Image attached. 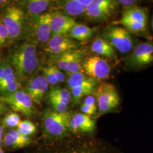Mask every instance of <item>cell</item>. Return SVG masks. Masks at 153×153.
<instances>
[{
	"label": "cell",
	"mask_w": 153,
	"mask_h": 153,
	"mask_svg": "<svg viewBox=\"0 0 153 153\" xmlns=\"http://www.w3.org/2000/svg\"><path fill=\"white\" fill-rule=\"evenodd\" d=\"M27 153H117L107 143L90 136L71 134L57 140L43 138Z\"/></svg>",
	"instance_id": "1"
},
{
	"label": "cell",
	"mask_w": 153,
	"mask_h": 153,
	"mask_svg": "<svg viewBox=\"0 0 153 153\" xmlns=\"http://www.w3.org/2000/svg\"><path fill=\"white\" fill-rule=\"evenodd\" d=\"M4 127L2 125V122L0 121V148L3 143V138H4Z\"/></svg>",
	"instance_id": "38"
},
{
	"label": "cell",
	"mask_w": 153,
	"mask_h": 153,
	"mask_svg": "<svg viewBox=\"0 0 153 153\" xmlns=\"http://www.w3.org/2000/svg\"><path fill=\"white\" fill-rule=\"evenodd\" d=\"M101 37L122 54L130 53L137 45L134 35L120 25L111 24L104 28Z\"/></svg>",
	"instance_id": "6"
},
{
	"label": "cell",
	"mask_w": 153,
	"mask_h": 153,
	"mask_svg": "<svg viewBox=\"0 0 153 153\" xmlns=\"http://www.w3.org/2000/svg\"><path fill=\"white\" fill-rule=\"evenodd\" d=\"M8 60L19 82H28L33 77L39 66L37 44L30 40L18 44Z\"/></svg>",
	"instance_id": "2"
},
{
	"label": "cell",
	"mask_w": 153,
	"mask_h": 153,
	"mask_svg": "<svg viewBox=\"0 0 153 153\" xmlns=\"http://www.w3.org/2000/svg\"><path fill=\"white\" fill-rule=\"evenodd\" d=\"M0 153H4L3 149H1V148H0Z\"/></svg>",
	"instance_id": "40"
},
{
	"label": "cell",
	"mask_w": 153,
	"mask_h": 153,
	"mask_svg": "<svg viewBox=\"0 0 153 153\" xmlns=\"http://www.w3.org/2000/svg\"><path fill=\"white\" fill-rule=\"evenodd\" d=\"M79 49L75 51H68L56 57V66H57L58 68H59L61 71H65L70 62L78 53Z\"/></svg>",
	"instance_id": "26"
},
{
	"label": "cell",
	"mask_w": 153,
	"mask_h": 153,
	"mask_svg": "<svg viewBox=\"0 0 153 153\" xmlns=\"http://www.w3.org/2000/svg\"><path fill=\"white\" fill-rule=\"evenodd\" d=\"M21 122L19 116L15 112H10L6 115L2 121L4 128L13 129L18 127Z\"/></svg>",
	"instance_id": "28"
},
{
	"label": "cell",
	"mask_w": 153,
	"mask_h": 153,
	"mask_svg": "<svg viewBox=\"0 0 153 153\" xmlns=\"http://www.w3.org/2000/svg\"><path fill=\"white\" fill-rule=\"evenodd\" d=\"M52 13L45 12L37 16H31L30 26L26 23V31L30 33V40L35 44L45 45L51 37Z\"/></svg>",
	"instance_id": "7"
},
{
	"label": "cell",
	"mask_w": 153,
	"mask_h": 153,
	"mask_svg": "<svg viewBox=\"0 0 153 153\" xmlns=\"http://www.w3.org/2000/svg\"><path fill=\"white\" fill-rule=\"evenodd\" d=\"M0 102L26 116H31L35 113L33 102L25 89L21 88L10 94L0 95Z\"/></svg>",
	"instance_id": "10"
},
{
	"label": "cell",
	"mask_w": 153,
	"mask_h": 153,
	"mask_svg": "<svg viewBox=\"0 0 153 153\" xmlns=\"http://www.w3.org/2000/svg\"><path fill=\"white\" fill-rule=\"evenodd\" d=\"M17 129L23 135L29 137L35 134L37 131L36 125L31 121L28 120L21 121Z\"/></svg>",
	"instance_id": "27"
},
{
	"label": "cell",
	"mask_w": 153,
	"mask_h": 153,
	"mask_svg": "<svg viewBox=\"0 0 153 153\" xmlns=\"http://www.w3.org/2000/svg\"><path fill=\"white\" fill-rule=\"evenodd\" d=\"M48 85L44 76H38L33 77L28 81L25 90L33 103L40 104L48 91Z\"/></svg>",
	"instance_id": "15"
},
{
	"label": "cell",
	"mask_w": 153,
	"mask_h": 153,
	"mask_svg": "<svg viewBox=\"0 0 153 153\" xmlns=\"http://www.w3.org/2000/svg\"><path fill=\"white\" fill-rule=\"evenodd\" d=\"M10 4V1H6V0H0V6H5L9 5Z\"/></svg>",
	"instance_id": "39"
},
{
	"label": "cell",
	"mask_w": 153,
	"mask_h": 153,
	"mask_svg": "<svg viewBox=\"0 0 153 153\" xmlns=\"http://www.w3.org/2000/svg\"><path fill=\"white\" fill-rule=\"evenodd\" d=\"M21 83L18 81L13 66L8 59L5 60V75L0 81V95L14 93L21 89Z\"/></svg>",
	"instance_id": "17"
},
{
	"label": "cell",
	"mask_w": 153,
	"mask_h": 153,
	"mask_svg": "<svg viewBox=\"0 0 153 153\" xmlns=\"http://www.w3.org/2000/svg\"><path fill=\"white\" fill-rule=\"evenodd\" d=\"M85 53L86 51L85 49H79L78 53L71 60L65 71L66 74L69 76L79 72L83 73L81 67V62L84 58Z\"/></svg>",
	"instance_id": "24"
},
{
	"label": "cell",
	"mask_w": 153,
	"mask_h": 153,
	"mask_svg": "<svg viewBox=\"0 0 153 153\" xmlns=\"http://www.w3.org/2000/svg\"><path fill=\"white\" fill-rule=\"evenodd\" d=\"M5 75V60L0 62V81L4 78Z\"/></svg>",
	"instance_id": "35"
},
{
	"label": "cell",
	"mask_w": 153,
	"mask_h": 153,
	"mask_svg": "<svg viewBox=\"0 0 153 153\" xmlns=\"http://www.w3.org/2000/svg\"><path fill=\"white\" fill-rule=\"evenodd\" d=\"M149 11L137 5L124 6L120 18L112 24L120 25L133 35L145 36L148 33Z\"/></svg>",
	"instance_id": "3"
},
{
	"label": "cell",
	"mask_w": 153,
	"mask_h": 153,
	"mask_svg": "<svg viewBox=\"0 0 153 153\" xmlns=\"http://www.w3.org/2000/svg\"><path fill=\"white\" fill-rule=\"evenodd\" d=\"M96 129V121L91 116L82 113L71 115L70 131L72 134L90 136Z\"/></svg>",
	"instance_id": "14"
},
{
	"label": "cell",
	"mask_w": 153,
	"mask_h": 153,
	"mask_svg": "<svg viewBox=\"0 0 153 153\" xmlns=\"http://www.w3.org/2000/svg\"><path fill=\"white\" fill-rule=\"evenodd\" d=\"M81 111L82 114L88 115L89 116L95 115L97 113V110L93 109L92 108L88 107L83 103H82L81 105Z\"/></svg>",
	"instance_id": "34"
},
{
	"label": "cell",
	"mask_w": 153,
	"mask_h": 153,
	"mask_svg": "<svg viewBox=\"0 0 153 153\" xmlns=\"http://www.w3.org/2000/svg\"><path fill=\"white\" fill-rule=\"evenodd\" d=\"M71 112H57L52 109L45 110L42 116L44 138L57 140L70 135Z\"/></svg>",
	"instance_id": "4"
},
{
	"label": "cell",
	"mask_w": 153,
	"mask_h": 153,
	"mask_svg": "<svg viewBox=\"0 0 153 153\" xmlns=\"http://www.w3.org/2000/svg\"><path fill=\"white\" fill-rule=\"evenodd\" d=\"M78 41L69 38L67 35L52 36L44 47V50L49 55L57 57L68 51L79 49Z\"/></svg>",
	"instance_id": "13"
},
{
	"label": "cell",
	"mask_w": 153,
	"mask_h": 153,
	"mask_svg": "<svg viewBox=\"0 0 153 153\" xmlns=\"http://www.w3.org/2000/svg\"><path fill=\"white\" fill-rule=\"evenodd\" d=\"M43 76L45 77L49 85L51 86H55L59 83L56 76L51 68V66L44 68L43 69Z\"/></svg>",
	"instance_id": "31"
},
{
	"label": "cell",
	"mask_w": 153,
	"mask_h": 153,
	"mask_svg": "<svg viewBox=\"0 0 153 153\" xmlns=\"http://www.w3.org/2000/svg\"><path fill=\"white\" fill-rule=\"evenodd\" d=\"M33 141L31 137L23 135L18 129H11L4 135L3 145L11 150L28 146Z\"/></svg>",
	"instance_id": "19"
},
{
	"label": "cell",
	"mask_w": 153,
	"mask_h": 153,
	"mask_svg": "<svg viewBox=\"0 0 153 153\" xmlns=\"http://www.w3.org/2000/svg\"><path fill=\"white\" fill-rule=\"evenodd\" d=\"M82 103L92 108L93 109L97 110V103H96V100H95L94 96H93L92 95H90L85 97Z\"/></svg>",
	"instance_id": "32"
},
{
	"label": "cell",
	"mask_w": 153,
	"mask_h": 153,
	"mask_svg": "<svg viewBox=\"0 0 153 153\" xmlns=\"http://www.w3.org/2000/svg\"></svg>",
	"instance_id": "41"
},
{
	"label": "cell",
	"mask_w": 153,
	"mask_h": 153,
	"mask_svg": "<svg viewBox=\"0 0 153 153\" xmlns=\"http://www.w3.org/2000/svg\"><path fill=\"white\" fill-rule=\"evenodd\" d=\"M9 111V109L6 104L0 102V116L7 112Z\"/></svg>",
	"instance_id": "37"
},
{
	"label": "cell",
	"mask_w": 153,
	"mask_h": 153,
	"mask_svg": "<svg viewBox=\"0 0 153 153\" xmlns=\"http://www.w3.org/2000/svg\"><path fill=\"white\" fill-rule=\"evenodd\" d=\"M55 3V1L49 0H25L19 1L18 5L31 17L45 13Z\"/></svg>",
	"instance_id": "20"
},
{
	"label": "cell",
	"mask_w": 153,
	"mask_h": 153,
	"mask_svg": "<svg viewBox=\"0 0 153 153\" xmlns=\"http://www.w3.org/2000/svg\"><path fill=\"white\" fill-rule=\"evenodd\" d=\"M48 97L56 99L67 105L71 100V91L68 89L59 87L52 88L48 92Z\"/></svg>",
	"instance_id": "25"
},
{
	"label": "cell",
	"mask_w": 153,
	"mask_h": 153,
	"mask_svg": "<svg viewBox=\"0 0 153 153\" xmlns=\"http://www.w3.org/2000/svg\"><path fill=\"white\" fill-rule=\"evenodd\" d=\"M51 68L52 71H53L55 76H56V78L58 80V82H64L65 79V74L61 71L60 69L59 68H58L57 66L55 65L51 66Z\"/></svg>",
	"instance_id": "33"
},
{
	"label": "cell",
	"mask_w": 153,
	"mask_h": 153,
	"mask_svg": "<svg viewBox=\"0 0 153 153\" xmlns=\"http://www.w3.org/2000/svg\"><path fill=\"white\" fill-rule=\"evenodd\" d=\"M91 49L97 55L109 60H115L117 57L116 49L101 36H98L94 40L91 45Z\"/></svg>",
	"instance_id": "21"
},
{
	"label": "cell",
	"mask_w": 153,
	"mask_h": 153,
	"mask_svg": "<svg viewBox=\"0 0 153 153\" xmlns=\"http://www.w3.org/2000/svg\"><path fill=\"white\" fill-rule=\"evenodd\" d=\"M81 67L83 73L88 76L98 81L108 78L111 72L108 62L98 56L84 57L81 62Z\"/></svg>",
	"instance_id": "12"
},
{
	"label": "cell",
	"mask_w": 153,
	"mask_h": 153,
	"mask_svg": "<svg viewBox=\"0 0 153 153\" xmlns=\"http://www.w3.org/2000/svg\"><path fill=\"white\" fill-rule=\"evenodd\" d=\"M119 5L118 1L93 0L87 9L85 15L90 21L104 22L115 14Z\"/></svg>",
	"instance_id": "11"
},
{
	"label": "cell",
	"mask_w": 153,
	"mask_h": 153,
	"mask_svg": "<svg viewBox=\"0 0 153 153\" xmlns=\"http://www.w3.org/2000/svg\"><path fill=\"white\" fill-rule=\"evenodd\" d=\"M97 28L90 27L85 25L77 23L68 33V36L76 41L85 42L92 38Z\"/></svg>",
	"instance_id": "23"
},
{
	"label": "cell",
	"mask_w": 153,
	"mask_h": 153,
	"mask_svg": "<svg viewBox=\"0 0 153 153\" xmlns=\"http://www.w3.org/2000/svg\"><path fill=\"white\" fill-rule=\"evenodd\" d=\"M9 33L4 23L0 19V48L10 43Z\"/></svg>",
	"instance_id": "30"
},
{
	"label": "cell",
	"mask_w": 153,
	"mask_h": 153,
	"mask_svg": "<svg viewBox=\"0 0 153 153\" xmlns=\"http://www.w3.org/2000/svg\"><path fill=\"white\" fill-rule=\"evenodd\" d=\"M93 0H64L56 1L66 15L68 16H78L85 14L88 6Z\"/></svg>",
	"instance_id": "18"
},
{
	"label": "cell",
	"mask_w": 153,
	"mask_h": 153,
	"mask_svg": "<svg viewBox=\"0 0 153 153\" xmlns=\"http://www.w3.org/2000/svg\"><path fill=\"white\" fill-rule=\"evenodd\" d=\"M0 19L9 32L10 43L23 38L26 34L27 19L26 13L20 6H7L2 12Z\"/></svg>",
	"instance_id": "5"
},
{
	"label": "cell",
	"mask_w": 153,
	"mask_h": 153,
	"mask_svg": "<svg viewBox=\"0 0 153 153\" xmlns=\"http://www.w3.org/2000/svg\"><path fill=\"white\" fill-rule=\"evenodd\" d=\"M118 2L119 4L123 5L124 6H127L134 5H137L136 1H118Z\"/></svg>",
	"instance_id": "36"
},
{
	"label": "cell",
	"mask_w": 153,
	"mask_h": 153,
	"mask_svg": "<svg viewBox=\"0 0 153 153\" xmlns=\"http://www.w3.org/2000/svg\"><path fill=\"white\" fill-rule=\"evenodd\" d=\"M99 115L112 112L120 103V98L115 86L109 83L99 85L94 93Z\"/></svg>",
	"instance_id": "8"
},
{
	"label": "cell",
	"mask_w": 153,
	"mask_h": 153,
	"mask_svg": "<svg viewBox=\"0 0 153 153\" xmlns=\"http://www.w3.org/2000/svg\"><path fill=\"white\" fill-rule=\"evenodd\" d=\"M48 98L49 104L51 105L53 111H56L57 112H60V113L65 112L67 111V109H68L67 105L63 103L62 102L54 98L49 97H48Z\"/></svg>",
	"instance_id": "29"
},
{
	"label": "cell",
	"mask_w": 153,
	"mask_h": 153,
	"mask_svg": "<svg viewBox=\"0 0 153 153\" xmlns=\"http://www.w3.org/2000/svg\"><path fill=\"white\" fill-rule=\"evenodd\" d=\"M67 83L69 90H71L74 88L81 87L97 88L99 86V81L84 74V73L79 72L69 76Z\"/></svg>",
	"instance_id": "22"
},
{
	"label": "cell",
	"mask_w": 153,
	"mask_h": 153,
	"mask_svg": "<svg viewBox=\"0 0 153 153\" xmlns=\"http://www.w3.org/2000/svg\"><path fill=\"white\" fill-rule=\"evenodd\" d=\"M153 64V42L150 40L137 44L124 60L129 71H137Z\"/></svg>",
	"instance_id": "9"
},
{
	"label": "cell",
	"mask_w": 153,
	"mask_h": 153,
	"mask_svg": "<svg viewBox=\"0 0 153 153\" xmlns=\"http://www.w3.org/2000/svg\"><path fill=\"white\" fill-rule=\"evenodd\" d=\"M78 23L76 19L63 13H52L51 23V36L68 35L72 28Z\"/></svg>",
	"instance_id": "16"
}]
</instances>
